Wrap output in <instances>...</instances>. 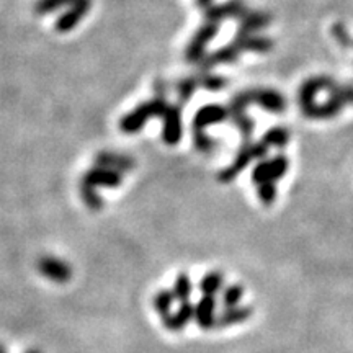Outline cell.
Here are the masks:
<instances>
[{"label":"cell","instance_id":"1","mask_svg":"<svg viewBox=\"0 0 353 353\" xmlns=\"http://www.w3.org/2000/svg\"><path fill=\"white\" fill-rule=\"evenodd\" d=\"M167 107H169V103L165 101L164 95H156L152 100L139 103L131 113L125 114L123 120L120 121V128L126 134L138 132L151 118L162 117L165 113Z\"/></svg>","mask_w":353,"mask_h":353},{"label":"cell","instance_id":"2","mask_svg":"<svg viewBox=\"0 0 353 353\" xmlns=\"http://www.w3.org/2000/svg\"><path fill=\"white\" fill-rule=\"evenodd\" d=\"M267 152H268V148L263 143L245 144L244 148L239 151V154H237L236 159L232 161V164L228 165L226 169L219 172V175H218L219 182H223V183L232 182V180L236 179V176H239L241 172L244 170L245 167L250 164V162L255 161V159L263 161V157L267 156Z\"/></svg>","mask_w":353,"mask_h":353},{"label":"cell","instance_id":"3","mask_svg":"<svg viewBox=\"0 0 353 353\" xmlns=\"http://www.w3.org/2000/svg\"><path fill=\"white\" fill-rule=\"evenodd\" d=\"M37 268L44 278L54 281V283H68L72 278V267L64 260L52 257V255H44L39 259Z\"/></svg>","mask_w":353,"mask_h":353},{"label":"cell","instance_id":"4","mask_svg":"<svg viewBox=\"0 0 353 353\" xmlns=\"http://www.w3.org/2000/svg\"><path fill=\"white\" fill-rule=\"evenodd\" d=\"M218 28L219 26L216 21H208V23H205L200 30H198L196 34L187 46V52H185L188 61L195 63V61L201 59V57L205 56L206 46H208V43L216 37Z\"/></svg>","mask_w":353,"mask_h":353},{"label":"cell","instance_id":"5","mask_svg":"<svg viewBox=\"0 0 353 353\" xmlns=\"http://www.w3.org/2000/svg\"><path fill=\"white\" fill-rule=\"evenodd\" d=\"M334 85V82L330 81L329 77H312L306 81L299 88V103H301V108L304 114H311L312 108H314L316 105V95L319 94L321 90H324V88H329Z\"/></svg>","mask_w":353,"mask_h":353},{"label":"cell","instance_id":"6","mask_svg":"<svg viewBox=\"0 0 353 353\" xmlns=\"http://www.w3.org/2000/svg\"><path fill=\"white\" fill-rule=\"evenodd\" d=\"M92 0H76L72 6L69 7L68 13L61 15L56 21V30L59 33H68L74 30L81 21L85 19V15L90 10Z\"/></svg>","mask_w":353,"mask_h":353},{"label":"cell","instance_id":"7","mask_svg":"<svg viewBox=\"0 0 353 353\" xmlns=\"http://www.w3.org/2000/svg\"><path fill=\"white\" fill-rule=\"evenodd\" d=\"M121 180H123V174H120V172L107 169V167L97 165L83 175L82 182L90 185V187L94 188H99V187L114 188V187H120Z\"/></svg>","mask_w":353,"mask_h":353},{"label":"cell","instance_id":"8","mask_svg":"<svg viewBox=\"0 0 353 353\" xmlns=\"http://www.w3.org/2000/svg\"><path fill=\"white\" fill-rule=\"evenodd\" d=\"M228 118H229V108L221 107L218 103L206 105V107L198 110V113L195 114V120H193V130H195V132H203L205 131V128L216 125V123L226 121Z\"/></svg>","mask_w":353,"mask_h":353},{"label":"cell","instance_id":"9","mask_svg":"<svg viewBox=\"0 0 353 353\" xmlns=\"http://www.w3.org/2000/svg\"><path fill=\"white\" fill-rule=\"evenodd\" d=\"M254 314L252 306H234V307H224L221 314L216 316L214 329H228L232 325L242 324V322L249 321Z\"/></svg>","mask_w":353,"mask_h":353},{"label":"cell","instance_id":"10","mask_svg":"<svg viewBox=\"0 0 353 353\" xmlns=\"http://www.w3.org/2000/svg\"><path fill=\"white\" fill-rule=\"evenodd\" d=\"M193 316H195V304L187 301L180 304V307L175 312L162 317V324L170 332H180L193 321Z\"/></svg>","mask_w":353,"mask_h":353},{"label":"cell","instance_id":"11","mask_svg":"<svg viewBox=\"0 0 353 353\" xmlns=\"http://www.w3.org/2000/svg\"><path fill=\"white\" fill-rule=\"evenodd\" d=\"M216 316H218L216 314V296H206V294H203L195 304V316H193L198 327L203 330L214 329Z\"/></svg>","mask_w":353,"mask_h":353},{"label":"cell","instance_id":"12","mask_svg":"<svg viewBox=\"0 0 353 353\" xmlns=\"http://www.w3.org/2000/svg\"><path fill=\"white\" fill-rule=\"evenodd\" d=\"M162 118H164V132H162L164 141L167 144L175 145L182 138V113H180V108L169 105Z\"/></svg>","mask_w":353,"mask_h":353},{"label":"cell","instance_id":"13","mask_svg":"<svg viewBox=\"0 0 353 353\" xmlns=\"http://www.w3.org/2000/svg\"><path fill=\"white\" fill-rule=\"evenodd\" d=\"M247 13L244 3L241 0H231V2L224 3V6L218 7H208L206 8V19L208 21H218L226 19H236V17H244Z\"/></svg>","mask_w":353,"mask_h":353},{"label":"cell","instance_id":"14","mask_svg":"<svg viewBox=\"0 0 353 353\" xmlns=\"http://www.w3.org/2000/svg\"><path fill=\"white\" fill-rule=\"evenodd\" d=\"M97 165L107 167V169L117 170L120 174H125V172H130L134 169V161L128 156H121V154L114 152H100L97 156Z\"/></svg>","mask_w":353,"mask_h":353},{"label":"cell","instance_id":"15","mask_svg":"<svg viewBox=\"0 0 353 353\" xmlns=\"http://www.w3.org/2000/svg\"><path fill=\"white\" fill-rule=\"evenodd\" d=\"M270 15L268 13H262V12H252V13H245L241 20V26L237 34L239 37H249V34H255V32L265 28L270 23Z\"/></svg>","mask_w":353,"mask_h":353},{"label":"cell","instance_id":"16","mask_svg":"<svg viewBox=\"0 0 353 353\" xmlns=\"http://www.w3.org/2000/svg\"><path fill=\"white\" fill-rule=\"evenodd\" d=\"M254 103L272 113L283 112L286 107L283 95L278 94L276 90H255Z\"/></svg>","mask_w":353,"mask_h":353},{"label":"cell","instance_id":"17","mask_svg":"<svg viewBox=\"0 0 353 353\" xmlns=\"http://www.w3.org/2000/svg\"><path fill=\"white\" fill-rule=\"evenodd\" d=\"M236 46L242 51H255V52H267L273 48V43L268 38H260L255 37V34H249V37H239L237 34L236 39H234Z\"/></svg>","mask_w":353,"mask_h":353},{"label":"cell","instance_id":"18","mask_svg":"<svg viewBox=\"0 0 353 353\" xmlns=\"http://www.w3.org/2000/svg\"><path fill=\"white\" fill-rule=\"evenodd\" d=\"M224 285H226V276H224V273L213 270L208 272L201 278L200 291L203 294H206V296H216V294L224 290Z\"/></svg>","mask_w":353,"mask_h":353},{"label":"cell","instance_id":"19","mask_svg":"<svg viewBox=\"0 0 353 353\" xmlns=\"http://www.w3.org/2000/svg\"><path fill=\"white\" fill-rule=\"evenodd\" d=\"M241 54V50L236 46V43H231L228 44V46L221 48L216 52H213L210 57H206L205 61V68H211V65H216V64H221V63H232V61H236L237 57Z\"/></svg>","mask_w":353,"mask_h":353},{"label":"cell","instance_id":"20","mask_svg":"<svg viewBox=\"0 0 353 353\" xmlns=\"http://www.w3.org/2000/svg\"><path fill=\"white\" fill-rule=\"evenodd\" d=\"M192 291L193 283L192 280H190L188 273H180V275L176 276L174 288H172V293H174L175 299L180 303H187L190 301V296H192Z\"/></svg>","mask_w":353,"mask_h":353},{"label":"cell","instance_id":"21","mask_svg":"<svg viewBox=\"0 0 353 353\" xmlns=\"http://www.w3.org/2000/svg\"><path fill=\"white\" fill-rule=\"evenodd\" d=\"M290 141V132L285 130V128H272L265 132L262 143L267 145V148H285Z\"/></svg>","mask_w":353,"mask_h":353},{"label":"cell","instance_id":"22","mask_svg":"<svg viewBox=\"0 0 353 353\" xmlns=\"http://www.w3.org/2000/svg\"><path fill=\"white\" fill-rule=\"evenodd\" d=\"M175 296L170 290H161L152 299V306L161 317L170 314L172 306H174Z\"/></svg>","mask_w":353,"mask_h":353},{"label":"cell","instance_id":"23","mask_svg":"<svg viewBox=\"0 0 353 353\" xmlns=\"http://www.w3.org/2000/svg\"><path fill=\"white\" fill-rule=\"evenodd\" d=\"M242 298H244V288H242V285L239 283L229 285V286H224L221 303H223L224 307H234V306H239Z\"/></svg>","mask_w":353,"mask_h":353},{"label":"cell","instance_id":"24","mask_svg":"<svg viewBox=\"0 0 353 353\" xmlns=\"http://www.w3.org/2000/svg\"><path fill=\"white\" fill-rule=\"evenodd\" d=\"M267 162H268V172H270V180L276 183L278 180H280L281 176H285L286 172H288V167H290L288 157H285L283 154H280V156H275Z\"/></svg>","mask_w":353,"mask_h":353},{"label":"cell","instance_id":"25","mask_svg":"<svg viewBox=\"0 0 353 353\" xmlns=\"http://www.w3.org/2000/svg\"><path fill=\"white\" fill-rule=\"evenodd\" d=\"M79 192H81V196L85 205L88 206L90 210L94 211H99L101 206H103V201H101V198L99 193H97V188L90 187V185L87 183H81V188H79Z\"/></svg>","mask_w":353,"mask_h":353},{"label":"cell","instance_id":"26","mask_svg":"<svg viewBox=\"0 0 353 353\" xmlns=\"http://www.w3.org/2000/svg\"><path fill=\"white\" fill-rule=\"evenodd\" d=\"M76 0H38L34 6V12L38 15H48V13L59 10L63 7H70Z\"/></svg>","mask_w":353,"mask_h":353},{"label":"cell","instance_id":"27","mask_svg":"<svg viewBox=\"0 0 353 353\" xmlns=\"http://www.w3.org/2000/svg\"><path fill=\"white\" fill-rule=\"evenodd\" d=\"M257 196L262 205H267V206L273 205V203L276 201V183L267 182V183L257 185Z\"/></svg>","mask_w":353,"mask_h":353},{"label":"cell","instance_id":"28","mask_svg":"<svg viewBox=\"0 0 353 353\" xmlns=\"http://www.w3.org/2000/svg\"><path fill=\"white\" fill-rule=\"evenodd\" d=\"M200 85V79H195V77H190V79H185L176 85V94H179V99L182 103L185 101L192 99L193 92L196 90V87Z\"/></svg>","mask_w":353,"mask_h":353},{"label":"cell","instance_id":"29","mask_svg":"<svg viewBox=\"0 0 353 353\" xmlns=\"http://www.w3.org/2000/svg\"><path fill=\"white\" fill-rule=\"evenodd\" d=\"M229 118H232V121L236 123L237 128H239L242 138L244 139H250V136H252V131H254V123L250 118L245 117V113H239V114H231Z\"/></svg>","mask_w":353,"mask_h":353},{"label":"cell","instance_id":"30","mask_svg":"<svg viewBox=\"0 0 353 353\" xmlns=\"http://www.w3.org/2000/svg\"><path fill=\"white\" fill-rule=\"evenodd\" d=\"M195 145H196L198 151L210 152L211 149H213L216 145V143L210 138L208 134H206L205 131H203V132H195Z\"/></svg>","mask_w":353,"mask_h":353},{"label":"cell","instance_id":"31","mask_svg":"<svg viewBox=\"0 0 353 353\" xmlns=\"http://www.w3.org/2000/svg\"><path fill=\"white\" fill-rule=\"evenodd\" d=\"M200 85L210 88V90H219L226 85V81H223L221 77H214V76H208V77H201L200 79Z\"/></svg>","mask_w":353,"mask_h":353},{"label":"cell","instance_id":"32","mask_svg":"<svg viewBox=\"0 0 353 353\" xmlns=\"http://www.w3.org/2000/svg\"><path fill=\"white\" fill-rule=\"evenodd\" d=\"M332 33H334L335 39H337L342 46H348V44H350V37H348L347 28L343 25H335Z\"/></svg>","mask_w":353,"mask_h":353},{"label":"cell","instance_id":"33","mask_svg":"<svg viewBox=\"0 0 353 353\" xmlns=\"http://www.w3.org/2000/svg\"><path fill=\"white\" fill-rule=\"evenodd\" d=\"M196 2L201 8H208L211 7V2H213V0H196Z\"/></svg>","mask_w":353,"mask_h":353},{"label":"cell","instance_id":"34","mask_svg":"<svg viewBox=\"0 0 353 353\" xmlns=\"http://www.w3.org/2000/svg\"><path fill=\"white\" fill-rule=\"evenodd\" d=\"M25 353H43L41 350H37V348H30V350H26Z\"/></svg>","mask_w":353,"mask_h":353},{"label":"cell","instance_id":"35","mask_svg":"<svg viewBox=\"0 0 353 353\" xmlns=\"http://www.w3.org/2000/svg\"><path fill=\"white\" fill-rule=\"evenodd\" d=\"M0 353H7V350H6V347H3V345H0Z\"/></svg>","mask_w":353,"mask_h":353}]
</instances>
